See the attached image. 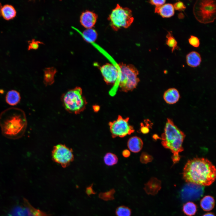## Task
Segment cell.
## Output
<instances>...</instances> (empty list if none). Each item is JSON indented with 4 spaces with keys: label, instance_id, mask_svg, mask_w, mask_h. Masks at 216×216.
Masks as SVG:
<instances>
[{
    "label": "cell",
    "instance_id": "cell-13",
    "mask_svg": "<svg viewBox=\"0 0 216 216\" xmlns=\"http://www.w3.org/2000/svg\"><path fill=\"white\" fill-rule=\"evenodd\" d=\"M144 185L143 189L147 194L155 195L161 189V182L156 178L152 177Z\"/></svg>",
    "mask_w": 216,
    "mask_h": 216
},
{
    "label": "cell",
    "instance_id": "cell-1",
    "mask_svg": "<svg viewBox=\"0 0 216 216\" xmlns=\"http://www.w3.org/2000/svg\"><path fill=\"white\" fill-rule=\"evenodd\" d=\"M214 166L204 158H195L188 160L183 172L185 182L202 186H208L215 181L216 176Z\"/></svg>",
    "mask_w": 216,
    "mask_h": 216
},
{
    "label": "cell",
    "instance_id": "cell-23",
    "mask_svg": "<svg viewBox=\"0 0 216 216\" xmlns=\"http://www.w3.org/2000/svg\"><path fill=\"white\" fill-rule=\"evenodd\" d=\"M166 38V44L171 48L172 52H173L175 50H178L179 48L177 45V42L173 36L171 31H167Z\"/></svg>",
    "mask_w": 216,
    "mask_h": 216
},
{
    "label": "cell",
    "instance_id": "cell-14",
    "mask_svg": "<svg viewBox=\"0 0 216 216\" xmlns=\"http://www.w3.org/2000/svg\"><path fill=\"white\" fill-rule=\"evenodd\" d=\"M180 97L178 91L173 88L167 89L163 94L164 100L169 104H173L176 103L179 100Z\"/></svg>",
    "mask_w": 216,
    "mask_h": 216
},
{
    "label": "cell",
    "instance_id": "cell-12",
    "mask_svg": "<svg viewBox=\"0 0 216 216\" xmlns=\"http://www.w3.org/2000/svg\"><path fill=\"white\" fill-rule=\"evenodd\" d=\"M97 15L94 12L88 10L82 12L80 17V22L82 25L86 28H92L96 23Z\"/></svg>",
    "mask_w": 216,
    "mask_h": 216
},
{
    "label": "cell",
    "instance_id": "cell-6",
    "mask_svg": "<svg viewBox=\"0 0 216 216\" xmlns=\"http://www.w3.org/2000/svg\"><path fill=\"white\" fill-rule=\"evenodd\" d=\"M118 65L121 74L119 86L121 91L125 92L132 91L140 81L138 70L131 64L121 63Z\"/></svg>",
    "mask_w": 216,
    "mask_h": 216
},
{
    "label": "cell",
    "instance_id": "cell-8",
    "mask_svg": "<svg viewBox=\"0 0 216 216\" xmlns=\"http://www.w3.org/2000/svg\"><path fill=\"white\" fill-rule=\"evenodd\" d=\"M129 120L128 117L124 118L119 115L116 119L109 122L108 125L112 138H123L134 132V127L129 124Z\"/></svg>",
    "mask_w": 216,
    "mask_h": 216
},
{
    "label": "cell",
    "instance_id": "cell-2",
    "mask_svg": "<svg viewBox=\"0 0 216 216\" xmlns=\"http://www.w3.org/2000/svg\"><path fill=\"white\" fill-rule=\"evenodd\" d=\"M27 125L25 112L22 109L10 107L0 114V127L2 135L10 139L21 137L24 134Z\"/></svg>",
    "mask_w": 216,
    "mask_h": 216
},
{
    "label": "cell",
    "instance_id": "cell-32",
    "mask_svg": "<svg viewBox=\"0 0 216 216\" xmlns=\"http://www.w3.org/2000/svg\"><path fill=\"white\" fill-rule=\"evenodd\" d=\"M40 43V42L39 41H35L34 40H32L29 45V49H36L38 47L39 44Z\"/></svg>",
    "mask_w": 216,
    "mask_h": 216
},
{
    "label": "cell",
    "instance_id": "cell-3",
    "mask_svg": "<svg viewBox=\"0 0 216 216\" xmlns=\"http://www.w3.org/2000/svg\"><path fill=\"white\" fill-rule=\"evenodd\" d=\"M185 137L184 133L167 118L164 132L161 135V144L165 148L170 150L173 154L172 159L174 164L180 160L179 153L183 151L182 145Z\"/></svg>",
    "mask_w": 216,
    "mask_h": 216
},
{
    "label": "cell",
    "instance_id": "cell-19",
    "mask_svg": "<svg viewBox=\"0 0 216 216\" xmlns=\"http://www.w3.org/2000/svg\"><path fill=\"white\" fill-rule=\"evenodd\" d=\"M5 98V101L8 104L14 106L19 103L21 98L18 92L15 90H11L7 92Z\"/></svg>",
    "mask_w": 216,
    "mask_h": 216
},
{
    "label": "cell",
    "instance_id": "cell-21",
    "mask_svg": "<svg viewBox=\"0 0 216 216\" xmlns=\"http://www.w3.org/2000/svg\"><path fill=\"white\" fill-rule=\"evenodd\" d=\"M1 14L4 19L9 20L15 16L16 11L13 6L7 4L4 5L1 8Z\"/></svg>",
    "mask_w": 216,
    "mask_h": 216
},
{
    "label": "cell",
    "instance_id": "cell-16",
    "mask_svg": "<svg viewBox=\"0 0 216 216\" xmlns=\"http://www.w3.org/2000/svg\"><path fill=\"white\" fill-rule=\"evenodd\" d=\"M72 28L80 34L85 41L88 43H94L97 38V33L92 28L86 29L83 32L75 27H72Z\"/></svg>",
    "mask_w": 216,
    "mask_h": 216
},
{
    "label": "cell",
    "instance_id": "cell-15",
    "mask_svg": "<svg viewBox=\"0 0 216 216\" xmlns=\"http://www.w3.org/2000/svg\"><path fill=\"white\" fill-rule=\"evenodd\" d=\"M154 12L159 14L163 18H170L175 13V9L173 5L167 3L159 7H156Z\"/></svg>",
    "mask_w": 216,
    "mask_h": 216
},
{
    "label": "cell",
    "instance_id": "cell-26",
    "mask_svg": "<svg viewBox=\"0 0 216 216\" xmlns=\"http://www.w3.org/2000/svg\"><path fill=\"white\" fill-rule=\"evenodd\" d=\"M131 213L130 208L124 205L117 207L115 211V214L117 216H130Z\"/></svg>",
    "mask_w": 216,
    "mask_h": 216
},
{
    "label": "cell",
    "instance_id": "cell-22",
    "mask_svg": "<svg viewBox=\"0 0 216 216\" xmlns=\"http://www.w3.org/2000/svg\"><path fill=\"white\" fill-rule=\"evenodd\" d=\"M200 204L201 208L204 211H210L214 207V200L212 196H206L201 200Z\"/></svg>",
    "mask_w": 216,
    "mask_h": 216
},
{
    "label": "cell",
    "instance_id": "cell-7",
    "mask_svg": "<svg viewBox=\"0 0 216 216\" xmlns=\"http://www.w3.org/2000/svg\"><path fill=\"white\" fill-rule=\"evenodd\" d=\"M108 20L112 28L117 31L122 28L130 26L134 20L132 11L127 8H123L117 4L110 15Z\"/></svg>",
    "mask_w": 216,
    "mask_h": 216
},
{
    "label": "cell",
    "instance_id": "cell-34",
    "mask_svg": "<svg viewBox=\"0 0 216 216\" xmlns=\"http://www.w3.org/2000/svg\"><path fill=\"white\" fill-rule=\"evenodd\" d=\"M92 186L93 184L86 188V193L88 196L92 194H94L96 193L92 189Z\"/></svg>",
    "mask_w": 216,
    "mask_h": 216
},
{
    "label": "cell",
    "instance_id": "cell-35",
    "mask_svg": "<svg viewBox=\"0 0 216 216\" xmlns=\"http://www.w3.org/2000/svg\"><path fill=\"white\" fill-rule=\"evenodd\" d=\"M130 154V152L128 149H124L122 152V155L124 158H127L129 157Z\"/></svg>",
    "mask_w": 216,
    "mask_h": 216
},
{
    "label": "cell",
    "instance_id": "cell-11",
    "mask_svg": "<svg viewBox=\"0 0 216 216\" xmlns=\"http://www.w3.org/2000/svg\"><path fill=\"white\" fill-rule=\"evenodd\" d=\"M103 80L106 84H114L119 74L117 68L114 65L106 63L99 68Z\"/></svg>",
    "mask_w": 216,
    "mask_h": 216
},
{
    "label": "cell",
    "instance_id": "cell-36",
    "mask_svg": "<svg viewBox=\"0 0 216 216\" xmlns=\"http://www.w3.org/2000/svg\"><path fill=\"white\" fill-rule=\"evenodd\" d=\"M93 109L94 111L97 112L99 110V106L98 105H94L93 106Z\"/></svg>",
    "mask_w": 216,
    "mask_h": 216
},
{
    "label": "cell",
    "instance_id": "cell-5",
    "mask_svg": "<svg viewBox=\"0 0 216 216\" xmlns=\"http://www.w3.org/2000/svg\"><path fill=\"white\" fill-rule=\"evenodd\" d=\"M193 12L200 23L208 24L214 22L216 17L215 0H198L194 4Z\"/></svg>",
    "mask_w": 216,
    "mask_h": 216
},
{
    "label": "cell",
    "instance_id": "cell-10",
    "mask_svg": "<svg viewBox=\"0 0 216 216\" xmlns=\"http://www.w3.org/2000/svg\"><path fill=\"white\" fill-rule=\"evenodd\" d=\"M204 192V188L203 186L188 183L181 190L180 195L183 202L196 200L202 196Z\"/></svg>",
    "mask_w": 216,
    "mask_h": 216
},
{
    "label": "cell",
    "instance_id": "cell-9",
    "mask_svg": "<svg viewBox=\"0 0 216 216\" xmlns=\"http://www.w3.org/2000/svg\"><path fill=\"white\" fill-rule=\"evenodd\" d=\"M52 159L63 168L69 166L74 159L73 151L64 144H57L54 146L52 152Z\"/></svg>",
    "mask_w": 216,
    "mask_h": 216
},
{
    "label": "cell",
    "instance_id": "cell-17",
    "mask_svg": "<svg viewBox=\"0 0 216 216\" xmlns=\"http://www.w3.org/2000/svg\"><path fill=\"white\" fill-rule=\"evenodd\" d=\"M127 146L129 150L134 153L140 152L143 146L142 140L137 136H133L130 138L127 142Z\"/></svg>",
    "mask_w": 216,
    "mask_h": 216
},
{
    "label": "cell",
    "instance_id": "cell-28",
    "mask_svg": "<svg viewBox=\"0 0 216 216\" xmlns=\"http://www.w3.org/2000/svg\"><path fill=\"white\" fill-rule=\"evenodd\" d=\"M152 157L146 152H142L140 157V162L142 164H146L152 161Z\"/></svg>",
    "mask_w": 216,
    "mask_h": 216
},
{
    "label": "cell",
    "instance_id": "cell-29",
    "mask_svg": "<svg viewBox=\"0 0 216 216\" xmlns=\"http://www.w3.org/2000/svg\"><path fill=\"white\" fill-rule=\"evenodd\" d=\"M189 44L195 47H198L200 44V41L199 39L196 37L191 35L188 39Z\"/></svg>",
    "mask_w": 216,
    "mask_h": 216
},
{
    "label": "cell",
    "instance_id": "cell-31",
    "mask_svg": "<svg viewBox=\"0 0 216 216\" xmlns=\"http://www.w3.org/2000/svg\"><path fill=\"white\" fill-rule=\"evenodd\" d=\"M166 1L165 0H152L149 1V3L152 4L154 5L156 7L161 6L165 3Z\"/></svg>",
    "mask_w": 216,
    "mask_h": 216
},
{
    "label": "cell",
    "instance_id": "cell-4",
    "mask_svg": "<svg viewBox=\"0 0 216 216\" xmlns=\"http://www.w3.org/2000/svg\"><path fill=\"white\" fill-rule=\"evenodd\" d=\"M61 100L65 110L69 113L79 114L86 109L87 102L82 88L76 86L63 94Z\"/></svg>",
    "mask_w": 216,
    "mask_h": 216
},
{
    "label": "cell",
    "instance_id": "cell-37",
    "mask_svg": "<svg viewBox=\"0 0 216 216\" xmlns=\"http://www.w3.org/2000/svg\"><path fill=\"white\" fill-rule=\"evenodd\" d=\"M202 216H215L214 214L212 213H206Z\"/></svg>",
    "mask_w": 216,
    "mask_h": 216
},
{
    "label": "cell",
    "instance_id": "cell-33",
    "mask_svg": "<svg viewBox=\"0 0 216 216\" xmlns=\"http://www.w3.org/2000/svg\"><path fill=\"white\" fill-rule=\"evenodd\" d=\"M149 131L148 127L147 126H144L143 123L141 124V128H140V132L143 134H146L148 133Z\"/></svg>",
    "mask_w": 216,
    "mask_h": 216
},
{
    "label": "cell",
    "instance_id": "cell-25",
    "mask_svg": "<svg viewBox=\"0 0 216 216\" xmlns=\"http://www.w3.org/2000/svg\"><path fill=\"white\" fill-rule=\"evenodd\" d=\"M104 160L106 165L108 166H112L117 163L118 158L115 154L111 152H108L104 155Z\"/></svg>",
    "mask_w": 216,
    "mask_h": 216
},
{
    "label": "cell",
    "instance_id": "cell-27",
    "mask_svg": "<svg viewBox=\"0 0 216 216\" xmlns=\"http://www.w3.org/2000/svg\"><path fill=\"white\" fill-rule=\"evenodd\" d=\"M115 192V189L112 188L106 192H100L98 195V197L99 198L105 201L113 200L115 199L114 195Z\"/></svg>",
    "mask_w": 216,
    "mask_h": 216
},
{
    "label": "cell",
    "instance_id": "cell-30",
    "mask_svg": "<svg viewBox=\"0 0 216 216\" xmlns=\"http://www.w3.org/2000/svg\"><path fill=\"white\" fill-rule=\"evenodd\" d=\"M173 6L174 9L179 11H184L186 8V7L183 3L180 1L175 3Z\"/></svg>",
    "mask_w": 216,
    "mask_h": 216
},
{
    "label": "cell",
    "instance_id": "cell-24",
    "mask_svg": "<svg viewBox=\"0 0 216 216\" xmlns=\"http://www.w3.org/2000/svg\"><path fill=\"white\" fill-rule=\"evenodd\" d=\"M183 211L185 214L188 216H193L196 213L197 206L192 202H186L183 207Z\"/></svg>",
    "mask_w": 216,
    "mask_h": 216
},
{
    "label": "cell",
    "instance_id": "cell-20",
    "mask_svg": "<svg viewBox=\"0 0 216 216\" xmlns=\"http://www.w3.org/2000/svg\"><path fill=\"white\" fill-rule=\"evenodd\" d=\"M57 72L54 67H48L44 70V83L46 86L52 85L54 82V77Z\"/></svg>",
    "mask_w": 216,
    "mask_h": 216
},
{
    "label": "cell",
    "instance_id": "cell-18",
    "mask_svg": "<svg viewBox=\"0 0 216 216\" xmlns=\"http://www.w3.org/2000/svg\"><path fill=\"white\" fill-rule=\"evenodd\" d=\"M201 61L200 55L196 51H191L186 56V63L188 66L191 67H198L200 64Z\"/></svg>",
    "mask_w": 216,
    "mask_h": 216
}]
</instances>
